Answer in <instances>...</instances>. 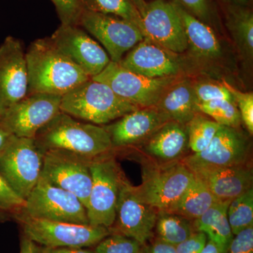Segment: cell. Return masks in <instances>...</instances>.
<instances>
[{"instance_id": "obj_17", "label": "cell", "mask_w": 253, "mask_h": 253, "mask_svg": "<svg viewBox=\"0 0 253 253\" xmlns=\"http://www.w3.org/2000/svg\"><path fill=\"white\" fill-rule=\"evenodd\" d=\"M26 51L21 42L7 37L0 45V101L4 110L28 94Z\"/></svg>"}, {"instance_id": "obj_37", "label": "cell", "mask_w": 253, "mask_h": 253, "mask_svg": "<svg viewBox=\"0 0 253 253\" xmlns=\"http://www.w3.org/2000/svg\"><path fill=\"white\" fill-rule=\"evenodd\" d=\"M184 9L208 26L215 18L212 0H176Z\"/></svg>"}, {"instance_id": "obj_7", "label": "cell", "mask_w": 253, "mask_h": 253, "mask_svg": "<svg viewBox=\"0 0 253 253\" xmlns=\"http://www.w3.org/2000/svg\"><path fill=\"white\" fill-rule=\"evenodd\" d=\"M20 213L36 219L89 224L85 206L76 195L41 176Z\"/></svg>"}, {"instance_id": "obj_3", "label": "cell", "mask_w": 253, "mask_h": 253, "mask_svg": "<svg viewBox=\"0 0 253 253\" xmlns=\"http://www.w3.org/2000/svg\"><path fill=\"white\" fill-rule=\"evenodd\" d=\"M138 109L104 83L91 78L61 97V111L96 126L109 125Z\"/></svg>"}, {"instance_id": "obj_45", "label": "cell", "mask_w": 253, "mask_h": 253, "mask_svg": "<svg viewBox=\"0 0 253 253\" xmlns=\"http://www.w3.org/2000/svg\"><path fill=\"white\" fill-rule=\"evenodd\" d=\"M131 1L136 6L141 16L144 14L146 5H147V1L145 0H131Z\"/></svg>"}, {"instance_id": "obj_21", "label": "cell", "mask_w": 253, "mask_h": 253, "mask_svg": "<svg viewBox=\"0 0 253 253\" xmlns=\"http://www.w3.org/2000/svg\"><path fill=\"white\" fill-rule=\"evenodd\" d=\"M193 173L204 181L217 202L230 203L253 188L252 163L200 169Z\"/></svg>"}, {"instance_id": "obj_1", "label": "cell", "mask_w": 253, "mask_h": 253, "mask_svg": "<svg viewBox=\"0 0 253 253\" xmlns=\"http://www.w3.org/2000/svg\"><path fill=\"white\" fill-rule=\"evenodd\" d=\"M28 94L62 96L90 78L56 49L49 38L38 39L26 52Z\"/></svg>"}, {"instance_id": "obj_47", "label": "cell", "mask_w": 253, "mask_h": 253, "mask_svg": "<svg viewBox=\"0 0 253 253\" xmlns=\"http://www.w3.org/2000/svg\"><path fill=\"white\" fill-rule=\"evenodd\" d=\"M39 253H51V249H47V248H44V249L41 250Z\"/></svg>"}, {"instance_id": "obj_2", "label": "cell", "mask_w": 253, "mask_h": 253, "mask_svg": "<svg viewBox=\"0 0 253 253\" xmlns=\"http://www.w3.org/2000/svg\"><path fill=\"white\" fill-rule=\"evenodd\" d=\"M34 139L44 151L66 150L89 160L114 152L104 126L81 122L62 111L41 128Z\"/></svg>"}, {"instance_id": "obj_30", "label": "cell", "mask_w": 253, "mask_h": 253, "mask_svg": "<svg viewBox=\"0 0 253 253\" xmlns=\"http://www.w3.org/2000/svg\"><path fill=\"white\" fill-rule=\"evenodd\" d=\"M227 217L234 236L253 226V188L229 203Z\"/></svg>"}, {"instance_id": "obj_39", "label": "cell", "mask_w": 253, "mask_h": 253, "mask_svg": "<svg viewBox=\"0 0 253 253\" xmlns=\"http://www.w3.org/2000/svg\"><path fill=\"white\" fill-rule=\"evenodd\" d=\"M208 237L204 233L196 231L189 239L175 247L176 253H201L207 244Z\"/></svg>"}, {"instance_id": "obj_43", "label": "cell", "mask_w": 253, "mask_h": 253, "mask_svg": "<svg viewBox=\"0 0 253 253\" xmlns=\"http://www.w3.org/2000/svg\"><path fill=\"white\" fill-rule=\"evenodd\" d=\"M51 253H94L89 250L83 248H60V249H51Z\"/></svg>"}, {"instance_id": "obj_24", "label": "cell", "mask_w": 253, "mask_h": 253, "mask_svg": "<svg viewBox=\"0 0 253 253\" xmlns=\"http://www.w3.org/2000/svg\"><path fill=\"white\" fill-rule=\"evenodd\" d=\"M229 203L217 202L204 214L193 221L195 231L203 232L217 246L219 253L229 249L234 236L227 217Z\"/></svg>"}, {"instance_id": "obj_36", "label": "cell", "mask_w": 253, "mask_h": 253, "mask_svg": "<svg viewBox=\"0 0 253 253\" xmlns=\"http://www.w3.org/2000/svg\"><path fill=\"white\" fill-rule=\"evenodd\" d=\"M26 206V200L18 196L0 172V206L5 212L20 213Z\"/></svg>"}, {"instance_id": "obj_38", "label": "cell", "mask_w": 253, "mask_h": 253, "mask_svg": "<svg viewBox=\"0 0 253 253\" xmlns=\"http://www.w3.org/2000/svg\"><path fill=\"white\" fill-rule=\"evenodd\" d=\"M225 253H253V226L234 236Z\"/></svg>"}, {"instance_id": "obj_15", "label": "cell", "mask_w": 253, "mask_h": 253, "mask_svg": "<svg viewBox=\"0 0 253 253\" xmlns=\"http://www.w3.org/2000/svg\"><path fill=\"white\" fill-rule=\"evenodd\" d=\"M141 16L144 38L169 52L181 54L188 49L185 31L172 1L152 0Z\"/></svg>"}, {"instance_id": "obj_22", "label": "cell", "mask_w": 253, "mask_h": 253, "mask_svg": "<svg viewBox=\"0 0 253 253\" xmlns=\"http://www.w3.org/2000/svg\"><path fill=\"white\" fill-rule=\"evenodd\" d=\"M172 2L181 18L188 46L193 53L203 59L217 58L221 54V46L211 26L188 12L176 0Z\"/></svg>"}, {"instance_id": "obj_9", "label": "cell", "mask_w": 253, "mask_h": 253, "mask_svg": "<svg viewBox=\"0 0 253 253\" xmlns=\"http://www.w3.org/2000/svg\"><path fill=\"white\" fill-rule=\"evenodd\" d=\"M104 83L116 94L139 108L157 106L169 86L177 81L176 76L149 78L139 76L111 61L97 76L91 78Z\"/></svg>"}, {"instance_id": "obj_50", "label": "cell", "mask_w": 253, "mask_h": 253, "mask_svg": "<svg viewBox=\"0 0 253 253\" xmlns=\"http://www.w3.org/2000/svg\"><path fill=\"white\" fill-rule=\"evenodd\" d=\"M145 1H146V0H145Z\"/></svg>"}, {"instance_id": "obj_44", "label": "cell", "mask_w": 253, "mask_h": 253, "mask_svg": "<svg viewBox=\"0 0 253 253\" xmlns=\"http://www.w3.org/2000/svg\"><path fill=\"white\" fill-rule=\"evenodd\" d=\"M201 253H219L218 251L217 246L214 245V243L212 242L211 240H208L207 244L205 246L204 249H203L202 252Z\"/></svg>"}, {"instance_id": "obj_26", "label": "cell", "mask_w": 253, "mask_h": 253, "mask_svg": "<svg viewBox=\"0 0 253 253\" xmlns=\"http://www.w3.org/2000/svg\"><path fill=\"white\" fill-rule=\"evenodd\" d=\"M217 202L204 181L194 175V179L180 199L166 211L194 221Z\"/></svg>"}, {"instance_id": "obj_5", "label": "cell", "mask_w": 253, "mask_h": 253, "mask_svg": "<svg viewBox=\"0 0 253 253\" xmlns=\"http://www.w3.org/2000/svg\"><path fill=\"white\" fill-rule=\"evenodd\" d=\"M16 214L25 237L47 249L90 247L112 234L105 226L36 219L23 213Z\"/></svg>"}, {"instance_id": "obj_25", "label": "cell", "mask_w": 253, "mask_h": 253, "mask_svg": "<svg viewBox=\"0 0 253 253\" xmlns=\"http://www.w3.org/2000/svg\"><path fill=\"white\" fill-rule=\"evenodd\" d=\"M226 21L240 54L245 61L251 62L253 57V11L246 6L232 2L226 5Z\"/></svg>"}, {"instance_id": "obj_42", "label": "cell", "mask_w": 253, "mask_h": 253, "mask_svg": "<svg viewBox=\"0 0 253 253\" xmlns=\"http://www.w3.org/2000/svg\"><path fill=\"white\" fill-rule=\"evenodd\" d=\"M40 250L36 243L25 237L21 245L20 253H39Z\"/></svg>"}, {"instance_id": "obj_23", "label": "cell", "mask_w": 253, "mask_h": 253, "mask_svg": "<svg viewBox=\"0 0 253 253\" xmlns=\"http://www.w3.org/2000/svg\"><path fill=\"white\" fill-rule=\"evenodd\" d=\"M194 85L189 81H176L161 96L157 106L170 121L186 126L199 112Z\"/></svg>"}, {"instance_id": "obj_18", "label": "cell", "mask_w": 253, "mask_h": 253, "mask_svg": "<svg viewBox=\"0 0 253 253\" xmlns=\"http://www.w3.org/2000/svg\"><path fill=\"white\" fill-rule=\"evenodd\" d=\"M169 121L167 115L154 106L136 109L103 126L109 133L115 150L139 146Z\"/></svg>"}, {"instance_id": "obj_19", "label": "cell", "mask_w": 253, "mask_h": 253, "mask_svg": "<svg viewBox=\"0 0 253 253\" xmlns=\"http://www.w3.org/2000/svg\"><path fill=\"white\" fill-rule=\"evenodd\" d=\"M128 71L149 78L176 76L180 65L167 50L144 38L129 50L119 63Z\"/></svg>"}, {"instance_id": "obj_35", "label": "cell", "mask_w": 253, "mask_h": 253, "mask_svg": "<svg viewBox=\"0 0 253 253\" xmlns=\"http://www.w3.org/2000/svg\"><path fill=\"white\" fill-rule=\"evenodd\" d=\"M229 89L240 112L241 121L249 131L250 135L253 134V94L243 92L226 84Z\"/></svg>"}, {"instance_id": "obj_6", "label": "cell", "mask_w": 253, "mask_h": 253, "mask_svg": "<svg viewBox=\"0 0 253 253\" xmlns=\"http://www.w3.org/2000/svg\"><path fill=\"white\" fill-rule=\"evenodd\" d=\"M92 186L86 210L90 225L111 228L116 217L118 196L126 175L113 154L91 160Z\"/></svg>"}, {"instance_id": "obj_40", "label": "cell", "mask_w": 253, "mask_h": 253, "mask_svg": "<svg viewBox=\"0 0 253 253\" xmlns=\"http://www.w3.org/2000/svg\"><path fill=\"white\" fill-rule=\"evenodd\" d=\"M139 253H176L175 247L158 238L149 244L141 246Z\"/></svg>"}, {"instance_id": "obj_31", "label": "cell", "mask_w": 253, "mask_h": 253, "mask_svg": "<svg viewBox=\"0 0 253 253\" xmlns=\"http://www.w3.org/2000/svg\"><path fill=\"white\" fill-rule=\"evenodd\" d=\"M197 109L199 113L211 117L221 126L239 128L242 123L234 100H216L198 103Z\"/></svg>"}, {"instance_id": "obj_4", "label": "cell", "mask_w": 253, "mask_h": 253, "mask_svg": "<svg viewBox=\"0 0 253 253\" xmlns=\"http://www.w3.org/2000/svg\"><path fill=\"white\" fill-rule=\"evenodd\" d=\"M194 174L182 161L142 163V181L134 191L141 201L158 211H168L189 187Z\"/></svg>"}, {"instance_id": "obj_13", "label": "cell", "mask_w": 253, "mask_h": 253, "mask_svg": "<svg viewBox=\"0 0 253 253\" xmlns=\"http://www.w3.org/2000/svg\"><path fill=\"white\" fill-rule=\"evenodd\" d=\"M61 97L42 93L27 94L4 110L0 122L17 137L35 138L41 128L61 112Z\"/></svg>"}, {"instance_id": "obj_46", "label": "cell", "mask_w": 253, "mask_h": 253, "mask_svg": "<svg viewBox=\"0 0 253 253\" xmlns=\"http://www.w3.org/2000/svg\"><path fill=\"white\" fill-rule=\"evenodd\" d=\"M232 2L236 3V4L244 5V6H246L251 0H230Z\"/></svg>"}, {"instance_id": "obj_14", "label": "cell", "mask_w": 253, "mask_h": 253, "mask_svg": "<svg viewBox=\"0 0 253 253\" xmlns=\"http://www.w3.org/2000/svg\"><path fill=\"white\" fill-rule=\"evenodd\" d=\"M158 212V210L139 199L134 186L126 177L118 196L116 220L110 229L143 246L154 237Z\"/></svg>"}, {"instance_id": "obj_11", "label": "cell", "mask_w": 253, "mask_h": 253, "mask_svg": "<svg viewBox=\"0 0 253 253\" xmlns=\"http://www.w3.org/2000/svg\"><path fill=\"white\" fill-rule=\"evenodd\" d=\"M91 161L66 150H46L41 176L76 195L86 208L92 186Z\"/></svg>"}, {"instance_id": "obj_28", "label": "cell", "mask_w": 253, "mask_h": 253, "mask_svg": "<svg viewBox=\"0 0 253 253\" xmlns=\"http://www.w3.org/2000/svg\"><path fill=\"white\" fill-rule=\"evenodd\" d=\"M84 9L113 15L135 25L143 33L142 19L131 0H82ZM144 35V34H143Z\"/></svg>"}, {"instance_id": "obj_27", "label": "cell", "mask_w": 253, "mask_h": 253, "mask_svg": "<svg viewBox=\"0 0 253 253\" xmlns=\"http://www.w3.org/2000/svg\"><path fill=\"white\" fill-rule=\"evenodd\" d=\"M155 231L157 238L176 247L196 232L193 221L169 211H158Z\"/></svg>"}, {"instance_id": "obj_16", "label": "cell", "mask_w": 253, "mask_h": 253, "mask_svg": "<svg viewBox=\"0 0 253 253\" xmlns=\"http://www.w3.org/2000/svg\"><path fill=\"white\" fill-rule=\"evenodd\" d=\"M49 40L90 78L99 74L111 61L104 48L81 26L61 24Z\"/></svg>"}, {"instance_id": "obj_32", "label": "cell", "mask_w": 253, "mask_h": 253, "mask_svg": "<svg viewBox=\"0 0 253 253\" xmlns=\"http://www.w3.org/2000/svg\"><path fill=\"white\" fill-rule=\"evenodd\" d=\"M141 244L135 240L112 233L96 244L94 253H139Z\"/></svg>"}, {"instance_id": "obj_10", "label": "cell", "mask_w": 253, "mask_h": 253, "mask_svg": "<svg viewBox=\"0 0 253 253\" xmlns=\"http://www.w3.org/2000/svg\"><path fill=\"white\" fill-rule=\"evenodd\" d=\"M251 141L239 128L220 126L206 149L182 160L191 172L251 163Z\"/></svg>"}, {"instance_id": "obj_48", "label": "cell", "mask_w": 253, "mask_h": 253, "mask_svg": "<svg viewBox=\"0 0 253 253\" xmlns=\"http://www.w3.org/2000/svg\"><path fill=\"white\" fill-rule=\"evenodd\" d=\"M4 109L3 108L2 105H1V101H0V118H1V115L4 113Z\"/></svg>"}, {"instance_id": "obj_49", "label": "cell", "mask_w": 253, "mask_h": 253, "mask_svg": "<svg viewBox=\"0 0 253 253\" xmlns=\"http://www.w3.org/2000/svg\"><path fill=\"white\" fill-rule=\"evenodd\" d=\"M5 212L4 209L0 206V212Z\"/></svg>"}, {"instance_id": "obj_20", "label": "cell", "mask_w": 253, "mask_h": 253, "mask_svg": "<svg viewBox=\"0 0 253 253\" xmlns=\"http://www.w3.org/2000/svg\"><path fill=\"white\" fill-rule=\"evenodd\" d=\"M139 146L146 161L166 164L182 161L189 152L186 126L169 121Z\"/></svg>"}, {"instance_id": "obj_34", "label": "cell", "mask_w": 253, "mask_h": 253, "mask_svg": "<svg viewBox=\"0 0 253 253\" xmlns=\"http://www.w3.org/2000/svg\"><path fill=\"white\" fill-rule=\"evenodd\" d=\"M56 7L61 24L79 26L84 7L82 0H51Z\"/></svg>"}, {"instance_id": "obj_41", "label": "cell", "mask_w": 253, "mask_h": 253, "mask_svg": "<svg viewBox=\"0 0 253 253\" xmlns=\"http://www.w3.org/2000/svg\"><path fill=\"white\" fill-rule=\"evenodd\" d=\"M14 136L9 129L0 122V156L9 146Z\"/></svg>"}, {"instance_id": "obj_29", "label": "cell", "mask_w": 253, "mask_h": 253, "mask_svg": "<svg viewBox=\"0 0 253 253\" xmlns=\"http://www.w3.org/2000/svg\"><path fill=\"white\" fill-rule=\"evenodd\" d=\"M185 126L190 151L196 154L208 147L221 126L198 113Z\"/></svg>"}, {"instance_id": "obj_12", "label": "cell", "mask_w": 253, "mask_h": 253, "mask_svg": "<svg viewBox=\"0 0 253 253\" xmlns=\"http://www.w3.org/2000/svg\"><path fill=\"white\" fill-rule=\"evenodd\" d=\"M79 26L84 28L104 46L111 61L121 60L139 42L144 39L139 28L122 18L83 10Z\"/></svg>"}, {"instance_id": "obj_33", "label": "cell", "mask_w": 253, "mask_h": 253, "mask_svg": "<svg viewBox=\"0 0 253 253\" xmlns=\"http://www.w3.org/2000/svg\"><path fill=\"white\" fill-rule=\"evenodd\" d=\"M198 103L208 102L216 100H234L226 84L212 82H203L194 85Z\"/></svg>"}, {"instance_id": "obj_8", "label": "cell", "mask_w": 253, "mask_h": 253, "mask_svg": "<svg viewBox=\"0 0 253 253\" xmlns=\"http://www.w3.org/2000/svg\"><path fill=\"white\" fill-rule=\"evenodd\" d=\"M44 154L34 138L14 136L0 156V172L24 200L41 178Z\"/></svg>"}]
</instances>
